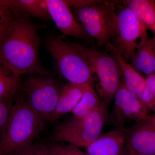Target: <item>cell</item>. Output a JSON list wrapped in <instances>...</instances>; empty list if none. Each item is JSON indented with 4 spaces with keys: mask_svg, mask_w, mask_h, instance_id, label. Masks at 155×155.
I'll use <instances>...</instances> for the list:
<instances>
[{
    "mask_svg": "<svg viewBox=\"0 0 155 155\" xmlns=\"http://www.w3.org/2000/svg\"><path fill=\"white\" fill-rule=\"evenodd\" d=\"M45 48L51 56L58 72L69 83L94 87V79L86 59L77 46L65 36L51 35Z\"/></svg>",
    "mask_w": 155,
    "mask_h": 155,
    "instance_id": "cell-3",
    "label": "cell"
},
{
    "mask_svg": "<svg viewBox=\"0 0 155 155\" xmlns=\"http://www.w3.org/2000/svg\"><path fill=\"white\" fill-rule=\"evenodd\" d=\"M2 3L14 20L30 16L43 20L51 19L46 0H2Z\"/></svg>",
    "mask_w": 155,
    "mask_h": 155,
    "instance_id": "cell-13",
    "label": "cell"
},
{
    "mask_svg": "<svg viewBox=\"0 0 155 155\" xmlns=\"http://www.w3.org/2000/svg\"><path fill=\"white\" fill-rule=\"evenodd\" d=\"M50 151L49 143L37 142L12 155H48Z\"/></svg>",
    "mask_w": 155,
    "mask_h": 155,
    "instance_id": "cell-23",
    "label": "cell"
},
{
    "mask_svg": "<svg viewBox=\"0 0 155 155\" xmlns=\"http://www.w3.org/2000/svg\"><path fill=\"white\" fill-rule=\"evenodd\" d=\"M107 50L119 64L121 72L124 76L123 83L126 88L131 94L140 101L145 87V78L132 66L127 64L121 55L112 50Z\"/></svg>",
    "mask_w": 155,
    "mask_h": 155,
    "instance_id": "cell-16",
    "label": "cell"
},
{
    "mask_svg": "<svg viewBox=\"0 0 155 155\" xmlns=\"http://www.w3.org/2000/svg\"><path fill=\"white\" fill-rule=\"evenodd\" d=\"M83 90L84 85L69 83L62 87L50 122H56L65 114L71 113L81 98Z\"/></svg>",
    "mask_w": 155,
    "mask_h": 155,
    "instance_id": "cell-15",
    "label": "cell"
},
{
    "mask_svg": "<svg viewBox=\"0 0 155 155\" xmlns=\"http://www.w3.org/2000/svg\"><path fill=\"white\" fill-rule=\"evenodd\" d=\"M50 149H51V151H50V152L48 155H55L54 154V153L51 150V148H50Z\"/></svg>",
    "mask_w": 155,
    "mask_h": 155,
    "instance_id": "cell-28",
    "label": "cell"
},
{
    "mask_svg": "<svg viewBox=\"0 0 155 155\" xmlns=\"http://www.w3.org/2000/svg\"><path fill=\"white\" fill-rule=\"evenodd\" d=\"M132 67L140 73L155 74V36L150 38L147 32L141 37L132 60Z\"/></svg>",
    "mask_w": 155,
    "mask_h": 155,
    "instance_id": "cell-14",
    "label": "cell"
},
{
    "mask_svg": "<svg viewBox=\"0 0 155 155\" xmlns=\"http://www.w3.org/2000/svg\"><path fill=\"white\" fill-rule=\"evenodd\" d=\"M51 150L55 155H89L74 145H66L53 142L49 143Z\"/></svg>",
    "mask_w": 155,
    "mask_h": 155,
    "instance_id": "cell-22",
    "label": "cell"
},
{
    "mask_svg": "<svg viewBox=\"0 0 155 155\" xmlns=\"http://www.w3.org/2000/svg\"><path fill=\"white\" fill-rule=\"evenodd\" d=\"M21 84L20 77L0 62V99L14 98Z\"/></svg>",
    "mask_w": 155,
    "mask_h": 155,
    "instance_id": "cell-19",
    "label": "cell"
},
{
    "mask_svg": "<svg viewBox=\"0 0 155 155\" xmlns=\"http://www.w3.org/2000/svg\"><path fill=\"white\" fill-rule=\"evenodd\" d=\"M40 39L29 17H23L9 24L0 45V62L16 75L46 74L39 61Z\"/></svg>",
    "mask_w": 155,
    "mask_h": 155,
    "instance_id": "cell-1",
    "label": "cell"
},
{
    "mask_svg": "<svg viewBox=\"0 0 155 155\" xmlns=\"http://www.w3.org/2000/svg\"><path fill=\"white\" fill-rule=\"evenodd\" d=\"M101 104L99 96L93 87L84 85L82 97L71 113L74 117H84L98 109Z\"/></svg>",
    "mask_w": 155,
    "mask_h": 155,
    "instance_id": "cell-18",
    "label": "cell"
},
{
    "mask_svg": "<svg viewBox=\"0 0 155 155\" xmlns=\"http://www.w3.org/2000/svg\"><path fill=\"white\" fill-rule=\"evenodd\" d=\"M47 6L51 19L64 36L89 40L81 24L76 21L65 0H46Z\"/></svg>",
    "mask_w": 155,
    "mask_h": 155,
    "instance_id": "cell-11",
    "label": "cell"
},
{
    "mask_svg": "<svg viewBox=\"0 0 155 155\" xmlns=\"http://www.w3.org/2000/svg\"><path fill=\"white\" fill-rule=\"evenodd\" d=\"M154 116V118H155V116Z\"/></svg>",
    "mask_w": 155,
    "mask_h": 155,
    "instance_id": "cell-29",
    "label": "cell"
},
{
    "mask_svg": "<svg viewBox=\"0 0 155 155\" xmlns=\"http://www.w3.org/2000/svg\"><path fill=\"white\" fill-rule=\"evenodd\" d=\"M145 80V87L140 101L148 115L152 112V115L155 116V74L147 76Z\"/></svg>",
    "mask_w": 155,
    "mask_h": 155,
    "instance_id": "cell-20",
    "label": "cell"
},
{
    "mask_svg": "<svg viewBox=\"0 0 155 155\" xmlns=\"http://www.w3.org/2000/svg\"><path fill=\"white\" fill-rule=\"evenodd\" d=\"M77 46L88 63L93 75L97 78L96 89L101 101L109 105L121 84L122 72L119 64L111 55L94 48L78 44Z\"/></svg>",
    "mask_w": 155,
    "mask_h": 155,
    "instance_id": "cell-6",
    "label": "cell"
},
{
    "mask_svg": "<svg viewBox=\"0 0 155 155\" xmlns=\"http://www.w3.org/2000/svg\"><path fill=\"white\" fill-rule=\"evenodd\" d=\"M146 28L155 36V2L150 0H128L125 1Z\"/></svg>",
    "mask_w": 155,
    "mask_h": 155,
    "instance_id": "cell-17",
    "label": "cell"
},
{
    "mask_svg": "<svg viewBox=\"0 0 155 155\" xmlns=\"http://www.w3.org/2000/svg\"><path fill=\"white\" fill-rule=\"evenodd\" d=\"M12 21L7 11L0 5V26L9 25Z\"/></svg>",
    "mask_w": 155,
    "mask_h": 155,
    "instance_id": "cell-25",
    "label": "cell"
},
{
    "mask_svg": "<svg viewBox=\"0 0 155 155\" xmlns=\"http://www.w3.org/2000/svg\"><path fill=\"white\" fill-rule=\"evenodd\" d=\"M62 87L49 73H35L21 81L20 88L27 96L28 105L45 122L51 121Z\"/></svg>",
    "mask_w": 155,
    "mask_h": 155,
    "instance_id": "cell-5",
    "label": "cell"
},
{
    "mask_svg": "<svg viewBox=\"0 0 155 155\" xmlns=\"http://www.w3.org/2000/svg\"><path fill=\"white\" fill-rule=\"evenodd\" d=\"M9 25H1L0 26V45H1V43L2 41L3 37H4V35L5 33L6 30Z\"/></svg>",
    "mask_w": 155,
    "mask_h": 155,
    "instance_id": "cell-27",
    "label": "cell"
},
{
    "mask_svg": "<svg viewBox=\"0 0 155 155\" xmlns=\"http://www.w3.org/2000/svg\"><path fill=\"white\" fill-rule=\"evenodd\" d=\"M125 145L123 129L101 134L86 147L89 155H124Z\"/></svg>",
    "mask_w": 155,
    "mask_h": 155,
    "instance_id": "cell-12",
    "label": "cell"
},
{
    "mask_svg": "<svg viewBox=\"0 0 155 155\" xmlns=\"http://www.w3.org/2000/svg\"><path fill=\"white\" fill-rule=\"evenodd\" d=\"M66 2L69 7H72L74 9H77L99 4L102 2L103 1L94 0H66Z\"/></svg>",
    "mask_w": 155,
    "mask_h": 155,
    "instance_id": "cell-24",
    "label": "cell"
},
{
    "mask_svg": "<svg viewBox=\"0 0 155 155\" xmlns=\"http://www.w3.org/2000/svg\"><path fill=\"white\" fill-rule=\"evenodd\" d=\"M124 155H144L140 154L125 145Z\"/></svg>",
    "mask_w": 155,
    "mask_h": 155,
    "instance_id": "cell-26",
    "label": "cell"
},
{
    "mask_svg": "<svg viewBox=\"0 0 155 155\" xmlns=\"http://www.w3.org/2000/svg\"><path fill=\"white\" fill-rule=\"evenodd\" d=\"M14 98L0 99V136L8 124L14 104Z\"/></svg>",
    "mask_w": 155,
    "mask_h": 155,
    "instance_id": "cell-21",
    "label": "cell"
},
{
    "mask_svg": "<svg viewBox=\"0 0 155 155\" xmlns=\"http://www.w3.org/2000/svg\"></svg>",
    "mask_w": 155,
    "mask_h": 155,
    "instance_id": "cell-30",
    "label": "cell"
},
{
    "mask_svg": "<svg viewBox=\"0 0 155 155\" xmlns=\"http://www.w3.org/2000/svg\"><path fill=\"white\" fill-rule=\"evenodd\" d=\"M125 146L144 155H155L154 116L149 115L129 128H122Z\"/></svg>",
    "mask_w": 155,
    "mask_h": 155,
    "instance_id": "cell-10",
    "label": "cell"
},
{
    "mask_svg": "<svg viewBox=\"0 0 155 155\" xmlns=\"http://www.w3.org/2000/svg\"><path fill=\"white\" fill-rule=\"evenodd\" d=\"M146 28L127 6L117 13V21L113 43L107 45L112 50L128 60H131L136 51L137 39L146 33Z\"/></svg>",
    "mask_w": 155,
    "mask_h": 155,
    "instance_id": "cell-8",
    "label": "cell"
},
{
    "mask_svg": "<svg viewBox=\"0 0 155 155\" xmlns=\"http://www.w3.org/2000/svg\"><path fill=\"white\" fill-rule=\"evenodd\" d=\"M45 123L25 99L19 97L0 136V155H12L32 144Z\"/></svg>",
    "mask_w": 155,
    "mask_h": 155,
    "instance_id": "cell-2",
    "label": "cell"
},
{
    "mask_svg": "<svg viewBox=\"0 0 155 155\" xmlns=\"http://www.w3.org/2000/svg\"><path fill=\"white\" fill-rule=\"evenodd\" d=\"M77 19L87 34L100 46L110 43L115 35L117 13L114 4L102 2L75 9Z\"/></svg>",
    "mask_w": 155,
    "mask_h": 155,
    "instance_id": "cell-7",
    "label": "cell"
},
{
    "mask_svg": "<svg viewBox=\"0 0 155 155\" xmlns=\"http://www.w3.org/2000/svg\"><path fill=\"white\" fill-rule=\"evenodd\" d=\"M107 107L102 102L98 109L86 116H72L64 120L54 128L50 140L54 142H66L78 147H86L101 135L107 122Z\"/></svg>",
    "mask_w": 155,
    "mask_h": 155,
    "instance_id": "cell-4",
    "label": "cell"
},
{
    "mask_svg": "<svg viewBox=\"0 0 155 155\" xmlns=\"http://www.w3.org/2000/svg\"><path fill=\"white\" fill-rule=\"evenodd\" d=\"M114 105L110 120L116 129L124 128L130 122H138L147 116V112L138 99L121 83L114 96Z\"/></svg>",
    "mask_w": 155,
    "mask_h": 155,
    "instance_id": "cell-9",
    "label": "cell"
}]
</instances>
